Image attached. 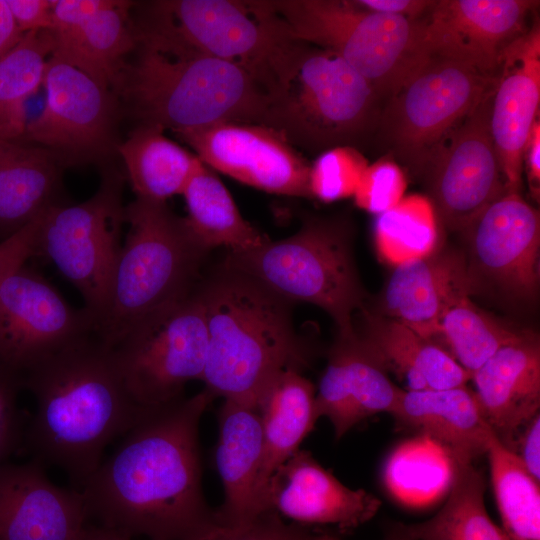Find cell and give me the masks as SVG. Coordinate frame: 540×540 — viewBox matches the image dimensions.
<instances>
[{
    "mask_svg": "<svg viewBox=\"0 0 540 540\" xmlns=\"http://www.w3.org/2000/svg\"><path fill=\"white\" fill-rule=\"evenodd\" d=\"M36 401L26 432L33 460L64 471L79 488L103 451L150 411L129 396L113 350L95 329L23 373Z\"/></svg>",
    "mask_w": 540,
    "mask_h": 540,
    "instance_id": "2",
    "label": "cell"
},
{
    "mask_svg": "<svg viewBox=\"0 0 540 540\" xmlns=\"http://www.w3.org/2000/svg\"><path fill=\"white\" fill-rule=\"evenodd\" d=\"M181 195L187 208L185 224L209 251L220 246L230 252L248 251L270 240L242 217L226 186L202 161Z\"/></svg>",
    "mask_w": 540,
    "mask_h": 540,
    "instance_id": "32",
    "label": "cell"
},
{
    "mask_svg": "<svg viewBox=\"0 0 540 540\" xmlns=\"http://www.w3.org/2000/svg\"><path fill=\"white\" fill-rule=\"evenodd\" d=\"M125 223L107 309L95 328L110 347L144 316L189 295L209 253L166 202L136 197L125 206Z\"/></svg>",
    "mask_w": 540,
    "mask_h": 540,
    "instance_id": "5",
    "label": "cell"
},
{
    "mask_svg": "<svg viewBox=\"0 0 540 540\" xmlns=\"http://www.w3.org/2000/svg\"><path fill=\"white\" fill-rule=\"evenodd\" d=\"M358 6L370 11L420 20L435 1L431 0H354Z\"/></svg>",
    "mask_w": 540,
    "mask_h": 540,
    "instance_id": "46",
    "label": "cell"
},
{
    "mask_svg": "<svg viewBox=\"0 0 540 540\" xmlns=\"http://www.w3.org/2000/svg\"><path fill=\"white\" fill-rule=\"evenodd\" d=\"M407 179L392 159L368 164L353 195L355 204L377 216L390 210L404 197Z\"/></svg>",
    "mask_w": 540,
    "mask_h": 540,
    "instance_id": "39",
    "label": "cell"
},
{
    "mask_svg": "<svg viewBox=\"0 0 540 540\" xmlns=\"http://www.w3.org/2000/svg\"><path fill=\"white\" fill-rule=\"evenodd\" d=\"M474 294L515 307L536 303L540 287V214L521 193L505 191L462 232Z\"/></svg>",
    "mask_w": 540,
    "mask_h": 540,
    "instance_id": "13",
    "label": "cell"
},
{
    "mask_svg": "<svg viewBox=\"0 0 540 540\" xmlns=\"http://www.w3.org/2000/svg\"><path fill=\"white\" fill-rule=\"evenodd\" d=\"M222 265L255 278L292 304L320 307L334 320L338 338L355 336L354 316L365 307L367 293L353 258L348 221L309 218L288 238L228 251Z\"/></svg>",
    "mask_w": 540,
    "mask_h": 540,
    "instance_id": "7",
    "label": "cell"
},
{
    "mask_svg": "<svg viewBox=\"0 0 540 540\" xmlns=\"http://www.w3.org/2000/svg\"><path fill=\"white\" fill-rule=\"evenodd\" d=\"M23 388V374L0 363V465L21 440L22 417L17 401Z\"/></svg>",
    "mask_w": 540,
    "mask_h": 540,
    "instance_id": "41",
    "label": "cell"
},
{
    "mask_svg": "<svg viewBox=\"0 0 540 540\" xmlns=\"http://www.w3.org/2000/svg\"><path fill=\"white\" fill-rule=\"evenodd\" d=\"M359 345L387 373L402 381L405 390H441L466 385L471 376L433 342L406 325L376 311L362 308Z\"/></svg>",
    "mask_w": 540,
    "mask_h": 540,
    "instance_id": "26",
    "label": "cell"
},
{
    "mask_svg": "<svg viewBox=\"0 0 540 540\" xmlns=\"http://www.w3.org/2000/svg\"><path fill=\"white\" fill-rule=\"evenodd\" d=\"M206 388L150 411L82 488L87 514L131 538L186 540L215 518L204 498L199 422Z\"/></svg>",
    "mask_w": 540,
    "mask_h": 540,
    "instance_id": "1",
    "label": "cell"
},
{
    "mask_svg": "<svg viewBox=\"0 0 540 540\" xmlns=\"http://www.w3.org/2000/svg\"><path fill=\"white\" fill-rule=\"evenodd\" d=\"M116 152L137 198L166 202L181 195L201 160L172 141L164 129L138 124Z\"/></svg>",
    "mask_w": 540,
    "mask_h": 540,
    "instance_id": "31",
    "label": "cell"
},
{
    "mask_svg": "<svg viewBox=\"0 0 540 540\" xmlns=\"http://www.w3.org/2000/svg\"><path fill=\"white\" fill-rule=\"evenodd\" d=\"M308 540H340L339 538L329 534L311 535Z\"/></svg>",
    "mask_w": 540,
    "mask_h": 540,
    "instance_id": "51",
    "label": "cell"
},
{
    "mask_svg": "<svg viewBox=\"0 0 540 540\" xmlns=\"http://www.w3.org/2000/svg\"><path fill=\"white\" fill-rule=\"evenodd\" d=\"M52 49L49 30L31 31L0 58V126L24 132L26 103L43 86Z\"/></svg>",
    "mask_w": 540,
    "mask_h": 540,
    "instance_id": "37",
    "label": "cell"
},
{
    "mask_svg": "<svg viewBox=\"0 0 540 540\" xmlns=\"http://www.w3.org/2000/svg\"><path fill=\"white\" fill-rule=\"evenodd\" d=\"M525 330L483 311L466 296L442 315L433 343L471 376L501 347L521 337Z\"/></svg>",
    "mask_w": 540,
    "mask_h": 540,
    "instance_id": "34",
    "label": "cell"
},
{
    "mask_svg": "<svg viewBox=\"0 0 540 540\" xmlns=\"http://www.w3.org/2000/svg\"><path fill=\"white\" fill-rule=\"evenodd\" d=\"M19 30H49L52 26L53 0H6Z\"/></svg>",
    "mask_w": 540,
    "mask_h": 540,
    "instance_id": "44",
    "label": "cell"
},
{
    "mask_svg": "<svg viewBox=\"0 0 540 540\" xmlns=\"http://www.w3.org/2000/svg\"><path fill=\"white\" fill-rule=\"evenodd\" d=\"M23 134L18 128L12 126H0V140L17 139Z\"/></svg>",
    "mask_w": 540,
    "mask_h": 540,
    "instance_id": "50",
    "label": "cell"
},
{
    "mask_svg": "<svg viewBox=\"0 0 540 540\" xmlns=\"http://www.w3.org/2000/svg\"><path fill=\"white\" fill-rule=\"evenodd\" d=\"M95 329L91 315L76 310L26 263L0 285V363L22 374Z\"/></svg>",
    "mask_w": 540,
    "mask_h": 540,
    "instance_id": "16",
    "label": "cell"
},
{
    "mask_svg": "<svg viewBox=\"0 0 540 540\" xmlns=\"http://www.w3.org/2000/svg\"><path fill=\"white\" fill-rule=\"evenodd\" d=\"M87 517L81 491L55 485L40 463L0 465V540H78Z\"/></svg>",
    "mask_w": 540,
    "mask_h": 540,
    "instance_id": "20",
    "label": "cell"
},
{
    "mask_svg": "<svg viewBox=\"0 0 540 540\" xmlns=\"http://www.w3.org/2000/svg\"><path fill=\"white\" fill-rule=\"evenodd\" d=\"M522 165L526 172L529 191L533 199L540 197V121L536 119L526 139Z\"/></svg>",
    "mask_w": 540,
    "mask_h": 540,
    "instance_id": "47",
    "label": "cell"
},
{
    "mask_svg": "<svg viewBox=\"0 0 540 540\" xmlns=\"http://www.w3.org/2000/svg\"><path fill=\"white\" fill-rule=\"evenodd\" d=\"M315 388L301 371L281 372L261 397L257 409L263 436V457L257 493L264 510L269 481L298 449L318 420L314 407Z\"/></svg>",
    "mask_w": 540,
    "mask_h": 540,
    "instance_id": "29",
    "label": "cell"
},
{
    "mask_svg": "<svg viewBox=\"0 0 540 540\" xmlns=\"http://www.w3.org/2000/svg\"><path fill=\"white\" fill-rule=\"evenodd\" d=\"M207 345L204 309L195 288L138 320L111 348L131 399L154 410L182 399L189 381L202 380Z\"/></svg>",
    "mask_w": 540,
    "mask_h": 540,
    "instance_id": "12",
    "label": "cell"
},
{
    "mask_svg": "<svg viewBox=\"0 0 540 540\" xmlns=\"http://www.w3.org/2000/svg\"><path fill=\"white\" fill-rule=\"evenodd\" d=\"M177 136L208 167L239 182L269 193L311 197L310 164L270 127L229 121Z\"/></svg>",
    "mask_w": 540,
    "mask_h": 540,
    "instance_id": "17",
    "label": "cell"
},
{
    "mask_svg": "<svg viewBox=\"0 0 540 540\" xmlns=\"http://www.w3.org/2000/svg\"><path fill=\"white\" fill-rule=\"evenodd\" d=\"M401 388L352 339L338 338L315 392L317 419L326 417L339 440L361 421L378 413H391Z\"/></svg>",
    "mask_w": 540,
    "mask_h": 540,
    "instance_id": "24",
    "label": "cell"
},
{
    "mask_svg": "<svg viewBox=\"0 0 540 540\" xmlns=\"http://www.w3.org/2000/svg\"><path fill=\"white\" fill-rule=\"evenodd\" d=\"M494 87L444 139L422 177L437 219L449 231L462 232L506 191L490 129Z\"/></svg>",
    "mask_w": 540,
    "mask_h": 540,
    "instance_id": "15",
    "label": "cell"
},
{
    "mask_svg": "<svg viewBox=\"0 0 540 540\" xmlns=\"http://www.w3.org/2000/svg\"><path fill=\"white\" fill-rule=\"evenodd\" d=\"M43 86L44 106L17 140L50 150L63 167L102 162L116 152L120 103L110 88L52 57Z\"/></svg>",
    "mask_w": 540,
    "mask_h": 540,
    "instance_id": "14",
    "label": "cell"
},
{
    "mask_svg": "<svg viewBox=\"0 0 540 540\" xmlns=\"http://www.w3.org/2000/svg\"><path fill=\"white\" fill-rule=\"evenodd\" d=\"M526 470L540 482V413L522 430L512 451Z\"/></svg>",
    "mask_w": 540,
    "mask_h": 540,
    "instance_id": "45",
    "label": "cell"
},
{
    "mask_svg": "<svg viewBox=\"0 0 540 540\" xmlns=\"http://www.w3.org/2000/svg\"><path fill=\"white\" fill-rule=\"evenodd\" d=\"M540 103V25L504 50L491 101L490 129L506 190L521 193L522 154Z\"/></svg>",
    "mask_w": 540,
    "mask_h": 540,
    "instance_id": "19",
    "label": "cell"
},
{
    "mask_svg": "<svg viewBox=\"0 0 540 540\" xmlns=\"http://www.w3.org/2000/svg\"><path fill=\"white\" fill-rule=\"evenodd\" d=\"M43 215L11 237L0 241V285L11 271L35 255L36 241Z\"/></svg>",
    "mask_w": 540,
    "mask_h": 540,
    "instance_id": "42",
    "label": "cell"
},
{
    "mask_svg": "<svg viewBox=\"0 0 540 540\" xmlns=\"http://www.w3.org/2000/svg\"><path fill=\"white\" fill-rule=\"evenodd\" d=\"M312 534L303 525L287 524L274 510L236 525L218 522L216 518L186 540H308Z\"/></svg>",
    "mask_w": 540,
    "mask_h": 540,
    "instance_id": "40",
    "label": "cell"
},
{
    "mask_svg": "<svg viewBox=\"0 0 540 540\" xmlns=\"http://www.w3.org/2000/svg\"><path fill=\"white\" fill-rule=\"evenodd\" d=\"M483 415L510 451L526 425L540 413V342L525 330L501 347L472 375Z\"/></svg>",
    "mask_w": 540,
    "mask_h": 540,
    "instance_id": "23",
    "label": "cell"
},
{
    "mask_svg": "<svg viewBox=\"0 0 540 540\" xmlns=\"http://www.w3.org/2000/svg\"><path fill=\"white\" fill-rule=\"evenodd\" d=\"M298 41L330 50L390 98L432 56L422 20L378 13L347 0H275Z\"/></svg>",
    "mask_w": 540,
    "mask_h": 540,
    "instance_id": "8",
    "label": "cell"
},
{
    "mask_svg": "<svg viewBox=\"0 0 540 540\" xmlns=\"http://www.w3.org/2000/svg\"><path fill=\"white\" fill-rule=\"evenodd\" d=\"M115 0H53L51 33L68 30L97 12L111 6Z\"/></svg>",
    "mask_w": 540,
    "mask_h": 540,
    "instance_id": "43",
    "label": "cell"
},
{
    "mask_svg": "<svg viewBox=\"0 0 540 540\" xmlns=\"http://www.w3.org/2000/svg\"><path fill=\"white\" fill-rule=\"evenodd\" d=\"M437 221L428 197L404 196L377 216L374 241L379 257L395 267L430 255L440 245Z\"/></svg>",
    "mask_w": 540,
    "mask_h": 540,
    "instance_id": "36",
    "label": "cell"
},
{
    "mask_svg": "<svg viewBox=\"0 0 540 540\" xmlns=\"http://www.w3.org/2000/svg\"><path fill=\"white\" fill-rule=\"evenodd\" d=\"M133 2H115L84 22L60 33H51V57L84 72L112 88L137 36L129 11Z\"/></svg>",
    "mask_w": 540,
    "mask_h": 540,
    "instance_id": "30",
    "label": "cell"
},
{
    "mask_svg": "<svg viewBox=\"0 0 540 540\" xmlns=\"http://www.w3.org/2000/svg\"><path fill=\"white\" fill-rule=\"evenodd\" d=\"M535 0H437L423 22L432 55L495 77L504 50L524 34Z\"/></svg>",
    "mask_w": 540,
    "mask_h": 540,
    "instance_id": "18",
    "label": "cell"
},
{
    "mask_svg": "<svg viewBox=\"0 0 540 540\" xmlns=\"http://www.w3.org/2000/svg\"><path fill=\"white\" fill-rule=\"evenodd\" d=\"M496 76L432 55L379 112L381 140L423 177L444 139L493 88Z\"/></svg>",
    "mask_w": 540,
    "mask_h": 540,
    "instance_id": "11",
    "label": "cell"
},
{
    "mask_svg": "<svg viewBox=\"0 0 540 540\" xmlns=\"http://www.w3.org/2000/svg\"><path fill=\"white\" fill-rule=\"evenodd\" d=\"M390 414L400 426L430 439L451 464H473L485 455L493 434L474 390L467 385L441 390L401 389Z\"/></svg>",
    "mask_w": 540,
    "mask_h": 540,
    "instance_id": "25",
    "label": "cell"
},
{
    "mask_svg": "<svg viewBox=\"0 0 540 540\" xmlns=\"http://www.w3.org/2000/svg\"><path fill=\"white\" fill-rule=\"evenodd\" d=\"M135 25L246 69L266 91L301 44L272 1H154Z\"/></svg>",
    "mask_w": 540,
    "mask_h": 540,
    "instance_id": "9",
    "label": "cell"
},
{
    "mask_svg": "<svg viewBox=\"0 0 540 540\" xmlns=\"http://www.w3.org/2000/svg\"><path fill=\"white\" fill-rule=\"evenodd\" d=\"M196 292L208 335L202 381L215 397L257 408L281 372L307 365L292 303L255 278L222 265Z\"/></svg>",
    "mask_w": 540,
    "mask_h": 540,
    "instance_id": "4",
    "label": "cell"
},
{
    "mask_svg": "<svg viewBox=\"0 0 540 540\" xmlns=\"http://www.w3.org/2000/svg\"><path fill=\"white\" fill-rule=\"evenodd\" d=\"M485 481L474 464H452L448 497L432 518L402 526L409 540H509L490 519Z\"/></svg>",
    "mask_w": 540,
    "mask_h": 540,
    "instance_id": "33",
    "label": "cell"
},
{
    "mask_svg": "<svg viewBox=\"0 0 540 540\" xmlns=\"http://www.w3.org/2000/svg\"><path fill=\"white\" fill-rule=\"evenodd\" d=\"M218 421L215 460L224 501L215 518L229 525L246 523L266 512L257 493L263 457L260 415L257 408L224 400Z\"/></svg>",
    "mask_w": 540,
    "mask_h": 540,
    "instance_id": "27",
    "label": "cell"
},
{
    "mask_svg": "<svg viewBox=\"0 0 540 540\" xmlns=\"http://www.w3.org/2000/svg\"><path fill=\"white\" fill-rule=\"evenodd\" d=\"M78 540H133V538L99 526L85 527Z\"/></svg>",
    "mask_w": 540,
    "mask_h": 540,
    "instance_id": "49",
    "label": "cell"
},
{
    "mask_svg": "<svg viewBox=\"0 0 540 540\" xmlns=\"http://www.w3.org/2000/svg\"><path fill=\"white\" fill-rule=\"evenodd\" d=\"M378 99L340 56L302 42L267 92L261 125L313 152L352 146L377 122Z\"/></svg>",
    "mask_w": 540,
    "mask_h": 540,
    "instance_id": "6",
    "label": "cell"
},
{
    "mask_svg": "<svg viewBox=\"0 0 540 540\" xmlns=\"http://www.w3.org/2000/svg\"><path fill=\"white\" fill-rule=\"evenodd\" d=\"M62 168L48 149L17 139L0 140V241L60 204Z\"/></svg>",
    "mask_w": 540,
    "mask_h": 540,
    "instance_id": "28",
    "label": "cell"
},
{
    "mask_svg": "<svg viewBox=\"0 0 540 540\" xmlns=\"http://www.w3.org/2000/svg\"><path fill=\"white\" fill-rule=\"evenodd\" d=\"M137 44L111 90L138 124L176 134L221 122L261 124L267 91L246 69L135 27Z\"/></svg>",
    "mask_w": 540,
    "mask_h": 540,
    "instance_id": "3",
    "label": "cell"
},
{
    "mask_svg": "<svg viewBox=\"0 0 540 540\" xmlns=\"http://www.w3.org/2000/svg\"><path fill=\"white\" fill-rule=\"evenodd\" d=\"M266 501L296 524H329L350 531L370 520L381 501L364 489H351L298 449L272 475Z\"/></svg>",
    "mask_w": 540,
    "mask_h": 540,
    "instance_id": "21",
    "label": "cell"
},
{
    "mask_svg": "<svg viewBox=\"0 0 540 540\" xmlns=\"http://www.w3.org/2000/svg\"><path fill=\"white\" fill-rule=\"evenodd\" d=\"M367 166V159L353 146H337L321 152L310 164L311 197L329 203L353 196Z\"/></svg>",
    "mask_w": 540,
    "mask_h": 540,
    "instance_id": "38",
    "label": "cell"
},
{
    "mask_svg": "<svg viewBox=\"0 0 540 540\" xmlns=\"http://www.w3.org/2000/svg\"><path fill=\"white\" fill-rule=\"evenodd\" d=\"M471 295L474 292L464 251L440 244L426 257L395 266L376 312L433 342L445 311Z\"/></svg>",
    "mask_w": 540,
    "mask_h": 540,
    "instance_id": "22",
    "label": "cell"
},
{
    "mask_svg": "<svg viewBox=\"0 0 540 540\" xmlns=\"http://www.w3.org/2000/svg\"><path fill=\"white\" fill-rule=\"evenodd\" d=\"M6 0H0V58L10 51L22 38Z\"/></svg>",
    "mask_w": 540,
    "mask_h": 540,
    "instance_id": "48",
    "label": "cell"
},
{
    "mask_svg": "<svg viewBox=\"0 0 540 540\" xmlns=\"http://www.w3.org/2000/svg\"><path fill=\"white\" fill-rule=\"evenodd\" d=\"M122 192V175L107 168L89 199L57 204L44 213L36 241L35 255L48 259L79 291L95 328L107 309L122 246Z\"/></svg>",
    "mask_w": 540,
    "mask_h": 540,
    "instance_id": "10",
    "label": "cell"
},
{
    "mask_svg": "<svg viewBox=\"0 0 540 540\" xmlns=\"http://www.w3.org/2000/svg\"><path fill=\"white\" fill-rule=\"evenodd\" d=\"M485 455L501 517V529L509 540H540L539 481L494 433Z\"/></svg>",
    "mask_w": 540,
    "mask_h": 540,
    "instance_id": "35",
    "label": "cell"
}]
</instances>
